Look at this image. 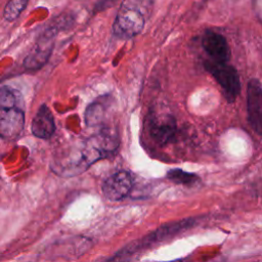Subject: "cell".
Returning a JSON list of instances; mask_svg holds the SVG:
<instances>
[{"label":"cell","mask_w":262,"mask_h":262,"mask_svg":"<svg viewBox=\"0 0 262 262\" xmlns=\"http://www.w3.org/2000/svg\"><path fill=\"white\" fill-rule=\"evenodd\" d=\"M205 69L220 85L225 98L233 102L241 92V78L236 69L227 62L212 59L204 62Z\"/></svg>","instance_id":"1"},{"label":"cell","mask_w":262,"mask_h":262,"mask_svg":"<svg viewBox=\"0 0 262 262\" xmlns=\"http://www.w3.org/2000/svg\"><path fill=\"white\" fill-rule=\"evenodd\" d=\"M145 24L141 10L131 3H123L114 21V34L121 39H130L138 35Z\"/></svg>","instance_id":"2"},{"label":"cell","mask_w":262,"mask_h":262,"mask_svg":"<svg viewBox=\"0 0 262 262\" xmlns=\"http://www.w3.org/2000/svg\"><path fill=\"white\" fill-rule=\"evenodd\" d=\"M148 129L151 138L160 145L171 142L176 134V120L170 114L154 113L150 115Z\"/></svg>","instance_id":"3"},{"label":"cell","mask_w":262,"mask_h":262,"mask_svg":"<svg viewBox=\"0 0 262 262\" xmlns=\"http://www.w3.org/2000/svg\"><path fill=\"white\" fill-rule=\"evenodd\" d=\"M247 110L251 127L262 136V85L257 79L248 82Z\"/></svg>","instance_id":"4"},{"label":"cell","mask_w":262,"mask_h":262,"mask_svg":"<svg viewBox=\"0 0 262 262\" xmlns=\"http://www.w3.org/2000/svg\"><path fill=\"white\" fill-rule=\"evenodd\" d=\"M202 47L212 60L227 62L231 51L226 38L212 30H207L202 37Z\"/></svg>","instance_id":"5"},{"label":"cell","mask_w":262,"mask_h":262,"mask_svg":"<svg viewBox=\"0 0 262 262\" xmlns=\"http://www.w3.org/2000/svg\"><path fill=\"white\" fill-rule=\"evenodd\" d=\"M132 186L131 174L128 171H119L104 180L102 192L110 201H120L130 193Z\"/></svg>","instance_id":"6"},{"label":"cell","mask_w":262,"mask_h":262,"mask_svg":"<svg viewBox=\"0 0 262 262\" xmlns=\"http://www.w3.org/2000/svg\"><path fill=\"white\" fill-rule=\"evenodd\" d=\"M24 124L25 116L19 108H0V137L15 138L21 132Z\"/></svg>","instance_id":"7"},{"label":"cell","mask_w":262,"mask_h":262,"mask_svg":"<svg viewBox=\"0 0 262 262\" xmlns=\"http://www.w3.org/2000/svg\"><path fill=\"white\" fill-rule=\"evenodd\" d=\"M55 130L54 120L50 110L46 105H41L32 122V133L39 138H49Z\"/></svg>","instance_id":"8"},{"label":"cell","mask_w":262,"mask_h":262,"mask_svg":"<svg viewBox=\"0 0 262 262\" xmlns=\"http://www.w3.org/2000/svg\"><path fill=\"white\" fill-rule=\"evenodd\" d=\"M53 42L51 40V37H46L40 40L26 57L24 61L26 68L30 70H35L42 67L49 58Z\"/></svg>","instance_id":"9"},{"label":"cell","mask_w":262,"mask_h":262,"mask_svg":"<svg viewBox=\"0 0 262 262\" xmlns=\"http://www.w3.org/2000/svg\"><path fill=\"white\" fill-rule=\"evenodd\" d=\"M105 114V104L102 101L91 103L85 113V122L87 126H96L103 120Z\"/></svg>","instance_id":"10"},{"label":"cell","mask_w":262,"mask_h":262,"mask_svg":"<svg viewBox=\"0 0 262 262\" xmlns=\"http://www.w3.org/2000/svg\"><path fill=\"white\" fill-rule=\"evenodd\" d=\"M167 178L176 184H192L199 180V177L194 173L186 172L179 168L171 169L167 172Z\"/></svg>","instance_id":"11"},{"label":"cell","mask_w":262,"mask_h":262,"mask_svg":"<svg viewBox=\"0 0 262 262\" xmlns=\"http://www.w3.org/2000/svg\"><path fill=\"white\" fill-rule=\"evenodd\" d=\"M28 1L29 0H8L3 11L4 18L8 21H12L17 18L26 8Z\"/></svg>","instance_id":"12"},{"label":"cell","mask_w":262,"mask_h":262,"mask_svg":"<svg viewBox=\"0 0 262 262\" xmlns=\"http://www.w3.org/2000/svg\"><path fill=\"white\" fill-rule=\"evenodd\" d=\"M15 95L7 87H0V108H10L15 105Z\"/></svg>","instance_id":"13"},{"label":"cell","mask_w":262,"mask_h":262,"mask_svg":"<svg viewBox=\"0 0 262 262\" xmlns=\"http://www.w3.org/2000/svg\"><path fill=\"white\" fill-rule=\"evenodd\" d=\"M252 6L257 18L262 23V0H252Z\"/></svg>","instance_id":"14"},{"label":"cell","mask_w":262,"mask_h":262,"mask_svg":"<svg viewBox=\"0 0 262 262\" xmlns=\"http://www.w3.org/2000/svg\"><path fill=\"white\" fill-rule=\"evenodd\" d=\"M111 1H112V0H111Z\"/></svg>","instance_id":"15"}]
</instances>
